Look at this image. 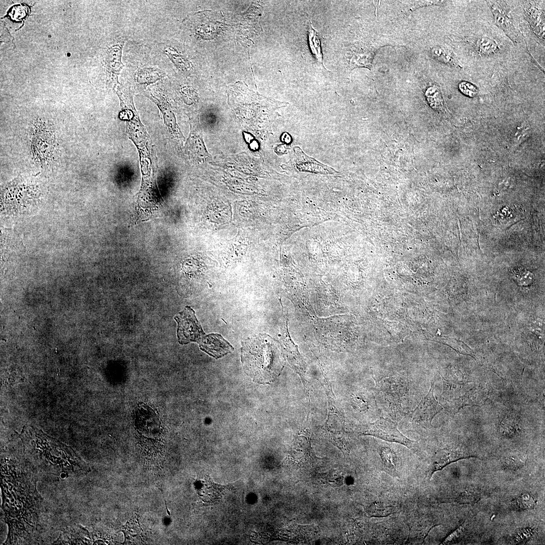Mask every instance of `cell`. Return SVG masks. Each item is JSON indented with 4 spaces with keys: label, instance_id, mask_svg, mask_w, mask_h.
I'll return each instance as SVG.
<instances>
[{
    "label": "cell",
    "instance_id": "obj_1",
    "mask_svg": "<svg viewBox=\"0 0 545 545\" xmlns=\"http://www.w3.org/2000/svg\"><path fill=\"white\" fill-rule=\"evenodd\" d=\"M1 462L3 519L8 526L4 544L39 542L46 510L36 489L38 473L31 463L16 458H2Z\"/></svg>",
    "mask_w": 545,
    "mask_h": 545
},
{
    "label": "cell",
    "instance_id": "obj_2",
    "mask_svg": "<svg viewBox=\"0 0 545 545\" xmlns=\"http://www.w3.org/2000/svg\"><path fill=\"white\" fill-rule=\"evenodd\" d=\"M362 434L397 443L413 451H416L418 449L417 443L403 434L398 429L396 423L389 418L381 417L368 424L363 429Z\"/></svg>",
    "mask_w": 545,
    "mask_h": 545
},
{
    "label": "cell",
    "instance_id": "obj_3",
    "mask_svg": "<svg viewBox=\"0 0 545 545\" xmlns=\"http://www.w3.org/2000/svg\"><path fill=\"white\" fill-rule=\"evenodd\" d=\"M174 318L178 323L177 337L180 344L200 343L205 333L191 307L186 306Z\"/></svg>",
    "mask_w": 545,
    "mask_h": 545
},
{
    "label": "cell",
    "instance_id": "obj_4",
    "mask_svg": "<svg viewBox=\"0 0 545 545\" xmlns=\"http://www.w3.org/2000/svg\"><path fill=\"white\" fill-rule=\"evenodd\" d=\"M434 382L432 381L427 394L412 411L411 421L413 423L429 427L434 417L443 409L434 396Z\"/></svg>",
    "mask_w": 545,
    "mask_h": 545
},
{
    "label": "cell",
    "instance_id": "obj_5",
    "mask_svg": "<svg viewBox=\"0 0 545 545\" xmlns=\"http://www.w3.org/2000/svg\"><path fill=\"white\" fill-rule=\"evenodd\" d=\"M486 3L492 12L496 25L516 43L518 36L509 8L502 1H487Z\"/></svg>",
    "mask_w": 545,
    "mask_h": 545
},
{
    "label": "cell",
    "instance_id": "obj_6",
    "mask_svg": "<svg viewBox=\"0 0 545 545\" xmlns=\"http://www.w3.org/2000/svg\"><path fill=\"white\" fill-rule=\"evenodd\" d=\"M293 151L294 156L291 160V165L295 170L299 172L323 175H335L337 173L333 168L306 155L298 146L294 147Z\"/></svg>",
    "mask_w": 545,
    "mask_h": 545
},
{
    "label": "cell",
    "instance_id": "obj_7",
    "mask_svg": "<svg viewBox=\"0 0 545 545\" xmlns=\"http://www.w3.org/2000/svg\"><path fill=\"white\" fill-rule=\"evenodd\" d=\"M289 454L291 461L299 467L310 465L318 458L312 450L309 438L305 435L295 440Z\"/></svg>",
    "mask_w": 545,
    "mask_h": 545
},
{
    "label": "cell",
    "instance_id": "obj_8",
    "mask_svg": "<svg viewBox=\"0 0 545 545\" xmlns=\"http://www.w3.org/2000/svg\"><path fill=\"white\" fill-rule=\"evenodd\" d=\"M199 344L201 350L216 359L228 354L234 349L227 341L217 334L204 336Z\"/></svg>",
    "mask_w": 545,
    "mask_h": 545
},
{
    "label": "cell",
    "instance_id": "obj_9",
    "mask_svg": "<svg viewBox=\"0 0 545 545\" xmlns=\"http://www.w3.org/2000/svg\"><path fill=\"white\" fill-rule=\"evenodd\" d=\"M484 393L481 389L476 388L470 390L462 396L450 401L447 405L446 408L449 411L455 413L464 406L481 404L485 400Z\"/></svg>",
    "mask_w": 545,
    "mask_h": 545
},
{
    "label": "cell",
    "instance_id": "obj_10",
    "mask_svg": "<svg viewBox=\"0 0 545 545\" xmlns=\"http://www.w3.org/2000/svg\"><path fill=\"white\" fill-rule=\"evenodd\" d=\"M525 6L524 11L526 19L534 32L544 38V19L543 11L540 10L538 7H535L534 4L532 5L530 3Z\"/></svg>",
    "mask_w": 545,
    "mask_h": 545
},
{
    "label": "cell",
    "instance_id": "obj_11",
    "mask_svg": "<svg viewBox=\"0 0 545 545\" xmlns=\"http://www.w3.org/2000/svg\"><path fill=\"white\" fill-rule=\"evenodd\" d=\"M464 457L463 452L459 449L448 448L438 450L434 456L432 473L442 469L450 463Z\"/></svg>",
    "mask_w": 545,
    "mask_h": 545
},
{
    "label": "cell",
    "instance_id": "obj_12",
    "mask_svg": "<svg viewBox=\"0 0 545 545\" xmlns=\"http://www.w3.org/2000/svg\"><path fill=\"white\" fill-rule=\"evenodd\" d=\"M373 52L367 49H352L349 65L352 69L357 67H366L370 69L371 67L373 57Z\"/></svg>",
    "mask_w": 545,
    "mask_h": 545
},
{
    "label": "cell",
    "instance_id": "obj_13",
    "mask_svg": "<svg viewBox=\"0 0 545 545\" xmlns=\"http://www.w3.org/2000/svg\"><path fill=\"white\" fill-rule=\"evenodd\" d=\"M308 41L312 53L325 68L323 63V57L319 34L317 31L313 28L311 20H310L309 23Z\"/></svg>",
    "mask_w": 545,
    "mask_h": 545
},
{
    "label": "cell",
    "instance_id": "obj_14",
    "mask_svg": "<svg viewBox=\"0 0 545 545\" xmlns=\"http://www.w3.org/2000/svg\"><path fill=\"white\" fill-rule=\"evenodd\" d=\"M163 77V73L154 68H144L135 74V79L139 83H151Z\"/></svg>",
    "mask_w": 545,
    "mask_h": 545
},
{
    "label": "cell",
    "instance_id": "obj_15",
    "mask_svg": "<svg viewBox=\"0 0 545 545\" xmlns=\"http://www.w3.org/2000/svg\"><path fill=\"white\" fill-rule=\"evenodd\" d=\"M476 49L479 54L488 56L497 53L499 50V47L494 39L484 36L477 40Z\"/></svg>",
    "mask_w": 545,
    "mask_h": 545
},
{
    "label": "cell",
    "instance_id": "obj_16",
    "mask_svg": "<svg viewBox=\"0 0 545 545\" xmlns=\"http://www.w3.org/2000/svg\"><path fill=\"white\" fill-rule=\"evenodd\" d=\"M432 54L435 58L440 61L456 68H462V65L456 59L454 55L449 50L442 47L437 46L433 48Z\"/></svg>",
    "mask_w": 545,
    "mask_h": 545
},
{
    "label": "cell",
    "instance_id": "obj_17",
    "mask_svg": "<svg viewBox=\"0 0 545 545\" xmlns=\"http://www.w3.org/2000/svg\"><path fill=\"white\" fill-rule=\"evenodd\" d=\"M512 273L513 279L520 286H529L532 284L534 279L533 275L523 267L515 268L512 270Z\"/></svg>",
    "mask_w": 545,
    "mask_h": 545
},
{
    "label": "cell",
    "instance_id": "obj_18",
    "mask_svg": "<svg viewBox=\"0 0 545 545\" xmlns=\"http://www.w3.org/2000/svg\"><path fill=\"white\" fill-rule=\"evenodd\" d=\"M122 47L123 45L119 44L115 46L111 50L108 56L110 68L113 69L115 73L119 74L124 67V65L121 62Z\"/></svg>",
    "mask_w": 545,
    "mask_h": 545
},
{
    "label": "cell",
    "instance_id": "obj_19",
    "mask_svg": "<svg viewBox=\"0 0 545 545\" xmlns=\"http://www.w3.org/2000/svg\"><path fill=\"white\" fill-rule=\"evenodd\" d=\"M395 511L394 507L378 502L373 503L369 507L367 513L371 516H384L393 514Z\"/></svg>",
    "mask_w": 545,
    "mask_h": 545
},
{
    "label": "cell",
    "instance_id": "obj_20",
    "mask_svg": "<svg viewBox=\"0 0 545 545\" xmlns=\"http://www.w3.org/2000/svg\"><path fill=\"white\" fill-rule=\"evenodd\" d=\"M525 462V458L520 454H512L504 459V464L510 469H516L522 467Z\"/></svg>",
    "mask_w": 545,
    "mask_h": 545
},
{
    "label": "cell",
    "instance_id": "obj_21",
    "mask_svg": "<svg viewBox=\"0 0 545 545\" xmlns=\"http://www.w3.org/2000/svg\"><path fill=\"white\" fill-rule=\"evenodd\" d=\"M28 9L26 6L22 5L13 7L9 12V15L12 19L16 21L22 20L26 17Z\"/></svg>",
    "mask_w": 545,
    "mask_h": 545
},
{
    "label": "cell",
    "instance_id": "obj_22",
    "mask_svg": "<svg viewBox=\"0 0 545 545\" xmlns=\"http://www.w3.org/2000/svg\"><path fill=\"white\" fill-rule=\"evenodd\" d=\"M517 502L518 506L520 508L525 509H532L535 506L536 504V502L534 499L531 495L528 493L521 494L517 498Z\"/></svg>",
    "mask_w": 545,
    "mask_h": 545
},
{
    "label": "cell",
    "instance_id": "obj_23",
    "mask_svg": "<svg viewBox=\"0 0 545 545\" xmlns=\"http://www.w3.org/2000/svg\"><path fill=\"white\" fill-rule=\"evenodd\" d=\"M459 88L462 93L470 97L475 96L478 93V90L476 86L467 81L460 82Z\"/></svg>",
    "mask_w": 545,
    "mask_h": 545
},
{
    "label": "cell",
    "instance_id": "obj_24",
    "mask_svg": "<svg viewBox=\"0 0 545 545\" xmlns=\"http://www.w3.org/2000/svg\"><path fill=\"white\" fill-rule=\"evenodd\" d=\"M463 530V528L462 527V526L460 527L456 530H455L453 533H452L451 534V535H450L447 538V539L446 540V541H445V542H446L452 541V540L454 539L455 538L459 537L460 535V534H461V532H462Z\"/></svg>",
    "mask_w": 545,
    "mask_h": 545
}]
</instances>
